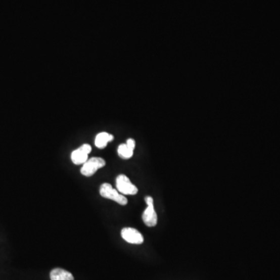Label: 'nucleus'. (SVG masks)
Segmentation results:
<instances>
[{
  "instance_id": "obj_1",
  "label": "nucleus",
  "mask_w": 280,
  "mask_h": 280,
  "mask_svg": "<svg viewBox=\"0 0 280 280\" xmlns=\"http://www.w3.org/2000/svg\"><path fill=\"white\" fill-rule=\"evenodd\" d=\"M100 194L105 199H111L118 204L125 206L128 203V199L124 195L121 194L117 189H113L108 183H104L100 188Z\"/></svg>"
},
{
  "instance_id": "obj_2",
  "label": "nucleus",
  "mask_w": 280,
  "mask_h": 280,
  "mask_svg": "<svg viewBox=\"0 0 280 280\" xmlns=\"http://www.w3.org/2000/svg\"><path fill=\"white\" fill-rule=\"evenodd\" d=\"M117 190L121 194L135 196L138 193V189L135 184H132L130 179L125 174H120L116 178Z\"/></svg>"
},
{
  "instance_id": "obj_3",
  "label": "nucleus",
  "mask_w": 280,
  "mask_h": 280,
  "mask_svg": "<svg viewBox=\"0 0 280 280\" xmlns=\"http://www.w3.org/2000/svg\"><path fill=\"white\" fill-rule=\"evenodd\" d=\"M145 202L147 207L143 213V220L147 226L153 227L157 224V214L154 209V199L151 196H147Z\"/></svg>"
},
{
  "instance_id": "obj_4",
  "label": "nucleus",
  "mask_w": 280,
  "mask_h": 280,
  "mask_svg": "<svg viewBox=\"0 0 280 280\" xmlns=\"http://www.w3.org/2000/svg\"><path fill=\"white\" fill-rule=\"evenodd\" d=\"M105 164H106V162L103 158L93 157V158L89 159V161L83 164V167L80 170V172L83 176L91 177L97 172L98 170L105 167Z\"/></svg>"
},
{
  "instance_id": "obj_5",
  "label": "nucleus",
  "mask_w": 280,
  "mask_h": 280,
  "mask_svg": "<svg viewBox=\"0 0 280 280\" xmlns=\"http://www.w3.org/2000/svg\"><path fill=\"white\" fill-rule=\"evenodd\" d=\"M122 238L125 242L133 245H141L144 243V238L138 229L132 227H125L121 232Z\"/></svg>"
},
{
  "instance_id": "obj_6",
  "label": "nucleus",
  "mask_w": 280,
  "mask_h": 280,
  "mask_svg": "<svg viewBox=\"0 0 280 280\" xmlns=\"http://www.w3.org/2000/svg\"><path fill=\"white\" fill-rule=\"evenodd\" d=\"M91 147L89 144H83L81 147L73 151L71 154V160L76 165L83 164L87 161L88 154L91 152Z\"/></svg>"
},
{
  "instance_id": "obj_7",
  "label": "nucleus",
  "mask_w": 280,
  "mask_h": 280,
  "mask_svg": "<svg viewBox=\"0 0 280 280\" xmlns=\"http://www.w3.org/2000/svg\"><path fill=\"white\" fill-rule=\"evenodd\" d=\"M51 280H74L71 272L63 268H54L50 273Z\"/></svg>"
},
{
  "instance_id": "obj_8",
  "label": "nucleus",
  "mask_w": 280,
  "mask_h": 280,
  "mask_svg": "<svg viewBox=\"0 0 280 280\" xmlns=\"http://www.w3.org/2000/svg\"><path fill=\"white\" fill-rule=\"evenodd\" d=\"M114 139V135L108 132H101L95 138V146L98 148L104 149L107 147L108 143Z\"/></svg>"
},
{
  "instance_id": "obj_9",
  "label": "nucleus",
  "mask_w": 280,
  "mask_h": 280,
  "mask_svg": "<svg viewBox=\"0 0 280 280\" xmlns=\"http://www.w3.org/2000/svg\"><path fill=\"white\" fill-rule=\"evenodd\" d=\"M133 151L126 145V144H121L118 148V155L121 158L125 160L131 158L133 156Z\"/></svg>"
},
{
  "instance_id": "obj_10",
  "label": "nucleus",
  "mask_w": 280,
  "mask_h": 280,
  "mask_svg": "<svg viewBox=\"0 0 280 280\" xmlns=\"http://www.w3.org/2000/svg\"><path fill=\"white\" fill-rule=\"evenodd\" d=\"M126 145L128 146L131 150L134 151V149H135V140L132 139V138H128V139L127 140Z\"/></svg>"
}]
</instances>
